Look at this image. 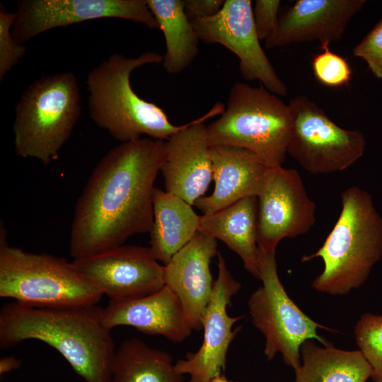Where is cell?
I'll return each instance as SVG.
<instances>
[{
  "instance_id": "1",
  "label": "cell",
  "mask_w": 382,
  "mask_h": 382,
  "mask_svg": "<svg viewBox=\"0 0 382 382\" xmlns=\"http://www.w3.org/2000/svg\"><path fill=\"white\" fill-rule=\"evenodd\" d=\"M165 141L141 138L110 150L89 176L75 205L69 239L74 260L150 232L153 192Z\"/></svg>"
},
{
  "instance_id": "2",
  "label": "cell",
  "mask_w": 382,
  "mask_h": 382,
  "mask_svg": "<svg viewBox=\"0 0 382 382\" xmlns=\"http://www.w3.org/2000/svg\"><path fill=\"white\" fill-rule=\"evenodd\" d=\"M103 309L97 305L44 308L7 303L0 310V347L40 340L57 350L86 382H111L115 349Z\"/></svg>"
},
{
  "instance_id": "3",
  "label": "cell",
  "mask_w": 382,
  "mask_h": 382,
  "mask_svg": "<svg viewBox=\"0 0 382 382\" xmlns=\"http://www.w3.org/2000/svg\"><path fill=\"white\" fill-rule=\"evenodd\" d=\"M163 56L145 52L137 57L114 53L92 69L86 78L91 118L115 139L128 142L146 135L167 140L186 126L175 125L156 104L140 98L130 82L132 72L146 64L163 62Z\"/></svg>"
},
{
  "instance_id": "4",
  "label": "cell",
  "mask_w": 382,
  "mask_h": 382,
  "mask_svg": "<svg viewBox=\"0 0 382 382\" xmlns=\"http://www.w3.org/2000/svg\"><path fill=\"white\" fill-rule=\"evenodd\" d=\"M341 202L340 216L321 247L301 259H322L323 270L312 287L330 295L359 288L382 257V219L371 195L352 186L342 191Z\"/></svg>"
},
{
  "instance_id": "5",
  "label": "cell",
  "mask_w": 382,
  "mask_h": 382,
  "mask_svg": "<svg viewBox=\"0 0 382 382\" xmlns=\"http://www.w3.org/2000/svg\"><path fill=\"white\" fill-rule=\"evenodd\" d=\"M81 111L76 76L64 71L41 76L25 89L13 122L17 156L47 165L59 157Z\"/></svg>"
},
{
  "instance_id": "6",
  "label": "cell",
  "mask_w": 382,
  "mask_h": 382,
  "mask_svg": "<svg viewBox=\"0 0 382 382\" xmlns=\"http://www.w3.org/2000/svg\"><path fill=\"white\" fill-rule=\"evenodd\" d=\"M0 296L35 307L96 305L103 293L63 257L11 246L0 235Z\"/></svg>"
},
{
  "instance_id": "7",
  "label": "cell",
  "mask_w": 382,
  "mask_h": 382,
  "mask_svg": "<svg viewBox=\"0 0 382 382\" xmlns=\"http://www.w3.org/2000/svg\"><path fill=\"white\" fill-rule=\"evenodd\" d=\"M293 127L288 104L265 87L238 82L220 117L207 127L212 146L243 148L269 168L282 166Z\"/></svg>"
},
{
  "instance_id": "8",
  "label": "cell",
  "mask_w": 382,
  "mask_h": 382,
  "mask_svg": "<svg viewBox=\"0 0 382 382\" xmlns=\"http://www.w3.org/2000/svg\"><path fill=\"white\" fill-rule=\"evenodd\" d=\"M260 270L262 284L248 301L252 323L265 338L267 358L272 359L280 353L284 361L295 371L301 363L303 343L316 340L326 345L329 342L317 330H333L311 319L289 296L278 275L275 254L260 253Z\"/></svg>"
},
{
  "instance_id": "9",
  "label": "cell",
  "mask_w": 382,
  "mask_h": 382,
  "mask_svg": "<svg viewBox=\"0 0 382 382\" xmlns=\"http://www.w3.org/2000/svg\"><path fill=\"white\" fill-rule=\"evenodd\" d=\"M292 132L286 154L313 174H328L347 169L365 149L364 134L335 124L325 111L306 96L289 103Z\"/></svg>"
},
{
  "instance_id": "10",
  "label": "cell",
  "mask_w": 382,
  "mask_h": 382,
  "mask_svg": "<svg viewBox=\"0 0 382 382\" xmlns=\"http://www.w3.org/2000/svg\"><path fill=\"white\" fill-rule=\"evenodd\" d=\"M316 210V203L296 170L282 166L269 168L257 195L260 252L275 254L282 239L307 233L315 224Z\"/></svg>"
},
{
  "instance_id": "11",
  "label": "cell",
  "mask_w": 382,
  "mask_h": 382,
  "mask_svg": "<svg viewBox=\"0 0 382 382\" xmlns=\"http://www.w3.org/2000/svg\"><path fill=\"white\" fill-rule=\"evenodd\" d=\"M204 43L220 44L239 59L240 71L247 80H259L277 96L287 87L277 74L260 43L250 0H226L215 16L191 21Z\"/></svg>"
},
{
  "instance_id": "12",
  "label": "cell",
  "mask_w": 382,
  "mask_h": 382,
  "mask_svg": "<svg viewBox=\"0 0 382 382\" xmlns=\"http://www.w3.org/2000/svg\"><path fill=\"white\" fill-rule=\"evenodd\" d=\"M12 35L19 44L53 28L118 18L159 29L146 0H20Z\"/></svg>"
},
{
  "instance_id": "13",
  "label": "cell",
  "mask_w": 382,
  "mask_h": 382,
  "mask_svg": "<svg viewBox=\"0 0 382 382\" xmlns=\"http://www.w3.org/2000/svg\"><path fill=\"white\" fill-rule=\"evenodd\" d=\"M72 262L110 301L141 298L165 286L164 265L148 247L122 244Z\"/></svg>"
},
{
  "instance_id": "14",
  "label": "cell",
  "mask_w": 382,
  "mask_h": 382,
  "mask_svg": "<svg viewBox=\"0 0 382 382\" xmlns=\"http://www.w3.org/2000/svg\"><path fill=\"white\" fill-rule=\"evenodd\" d=\"M218 275L202 323L203 342L196 352L175 364L178 372L190 376L189 382H211L222 374L230 345L241 329L232 328L244 317H232L227 313V306L241 285L232 276L223 256L218 254Z\"/></svg>"
},
{
  "instance_id": "15",
  "label": "cell",
  "mask_w": 382,
  "mask_h": 382,
  "mask_svg": "<svg viewBox=\"0 0 382 382\" xmlns=\"http://www.w3.org/2000/svg\"><path fill=\"white\" fill-rule=\"evenodd\" d=\"M224 110V104H215L208 112L187 123L165 141L160 172L166 190L191 205L204 197L213 179L210 145L204 122L221 115Z\"/></svg>"
},
{
  "instance_id": "16",
  "label": "cell",
  "mask_w": 382,
  "mask_h": 382,
  "mask_svg": "<svg viewBox=\"0 0 382 382\" xmlns=\"http://www.w3.org/2000/svg\"><path fill=\"white\" fill-rule=\"evenodd\" d=\"M365 0H298L279 17L267 48L318 40L320 48L341 40L347 24Z\"/></svg>"
},
{
  "instance_id": "17",
  "label": "cell",
  "mask_w": 382,
  "mask_h": 382,
  "mask_svg": "<svg viewBox=\"0 0 382 382\" xmlns=\"http://www.w3.org/2000/svg\"><path fill=\"white\" fill-rule=\"evenodd\" d=\"M217 254L216 240L197 232L164 265V282L179 299L192 330H200L214 281L211 260Z\"/></svg>"
},
{
  "instance_id": "18",
  "label": "cell",
  "mask_w": 382,
  "mask_h": 382,
  "mask_svg": "<svg viewBox=\"0 0 382 382\" xmlns=\"http://www.w3.org/2000/svg\"><path fill=\"white\" fill-rule=\"evenodd\" d=\"M103 320L110 330L128 325L175 342L185 340L192 330L179 299L166 286L141 298L110 301L103 309Z\"/></svg>"
},
{
  "instance_id": "19",
  "label": "cell",
  "mask_w": 382,
  "mask_h": 382,
  "mask_svg": "<svg viewBox=\"0 0 382 382\" xmlns=\"http://www.w3.org/2000/svg\"><path fill=\"white\" fill-rule=\"evenodd\" d=\"M215 187L195 206L204 214L224 209L260 193L269 169L253 152L231 146H210Z\"/></svg>"
},
{
  "instance_id": "20",
  "label": "cell",
  "mask_w": 382,
  "mask_h": 382,
  "mask_svg": "<svg viewBox=\"0 0 382 382\" xmlns=\"http://www.w3.org/2000/svg\"><path fill=\"white\" fill-rule=\"evenodd\" d=\"M257 230V197L253 196L200 216L198 232L224 242L240 257L245 270L260 279Z\"/></svg>"
},
{
  "instance_id": "21",
  "label": "cell",
  "mask_w": 382,
  "mask_h": 382,
  "mask_svg": "<svg viewBox=\"0 0 382 382\" xmlns=\"http://www.w3.org/2000/svg\"><path fill=\"white\" fill-rule=\"evenodd\" d=\"M149 247L158 261L167 264L197 234L200 216L181 197L155 187Z\"/></svg>"
},
{
  "instance_id": "22",
  "label": "cell",
  "mask_w": 382,
  "mask_h": 382,
  "mask_svg": "<svg viewBox=\"0 0 382 382\" xmlns=\"http://www.w3.org/2000/svg\"><path fill=\"white\" fill-rule=\"evenodd\" d=\"M301 359L296 382H366L372 375L360 350L337 349L330 342L320 346L306 340L301 347Z\"/></svg>"
},
{
  "instance_id": "23",
  "label": "cell",
  "mask_w": 382,
  "mask_h": 382,
  "mask_svg": "<svg viewBox=\"0 0 382 382\" xmlns=\"http://www.w3.org/2000/svg\"><path fill=\"white\" fill-rule=\"evenodd\" d=\"M163 32L166 53L163 66L170 74L187 69L199 52V36L187 16L182 0H146Z\"/></svg>"
},
{
  "instance_id": "24",
  "label": "cell",
  "mask_w": 382,
  "mask_h": 382,
  "mask_svg": "<svg viewBox=\"0 0 382 382\" xmlns=\"http://www.w3.org/2000/svg\"><path fill=\"white\" fill-rule=\"evenodd\" d=\"M111 382H183V375L177 371L168 353L132 337L115 350Z\"/></svg>"
},
{
  "instance_id": "25",
  "label": "cell",
  "mask_w": 382,
  "mask_h": 382,
  "mask_svg": "<svg viewBox=\"0 0 382 382\" xmlns=\"http://www.w3.org/2000/svg\"><path fill=\"white\" fill-rule=\"evenodd\" d=\"M355 340L372 370L374 382H382V315L365 313L354 328Z\"/></svg>"
},
{
  "instance_id": "26",
  "label": "cell",
  "mask_w": 382,
  "mask_h": 382,
  "mask_svg": "<svg viewBox=\"0 0 382 382\" xmlns=\"http://www.w3.org/2000/svg\"><path fill=\"white\" fill-rule=\"evenodd\" d=\"M312 61L313 74L318 81L326 86L340 87L348 85L352 79V69L346 59L330 50L329 46Z\"/></svg>"
},
{
  "instance_id": "27",
  "label": "cell",
  "mask_w": 382,
  "mask_h": 382,
  "mask_svg": "<svg viewBox=\"0 0 382 382\" xmlns=\"http://www.w3.org/2000/svg\"><path fill=\"white\" fill-rule=\"evenodd\" d=\"M16 13L8 12L0 6V81L26 54V47L18 43L12 35Z\"/></svg>"
},
{
  "instance_id": "28",
  "label": "cell",
  "mask_w": 382,
  "mask_h": 382,
  "mask_svg": "<svg viewBox=\"0 0 382 382\" xmlns=\"http://www.w3.org/2000/svg\"><path fill=\"white\" fill-rule=\"evenodd\" d=\"M353 54L364 59L374 76L382 81V18L354 47Z\"/></svg>"
},
{
  "instance_id": "29",
  "label": "cell",
  "mask_w": 382,
  "mask_h": 382,
  "mask_svg": "<svg viewBox=\"0 0 382 382\" xmlns=\"http://www.w3.org/2000/svg\"><path fill=\"white\" fill-rule=\"evenodd\" d=\"M279 0H256L253 13L256 32L260 40L267 41L275 33L279 18Z\"/></svg>"
},
{
  "instance_id": "30",
  "label": "cell",
  "mask_w": 382,
  "mask_h": 382,
  "mask_svg": "<svg viewBox=\"0 0 382 382\" xmlns=\"http://www.w3.org/2000/svg\"><path fill=\"white\" fill-rule=\"evenodd\" d=\"M184 8L188 18L197 19L215 16L223 7L224 0H185Z\"/></svg>"
},
{
  "instance_id": "31",
  "label": "cell",
  "mask_w": 382,
  "mask_h": 382,
  "mask_svg": "<svg viewBox=\"0 0 382 382\" xmlns=\"http://www.w3.org/2000/svg\"><path fill=\"white\" fill-rule=\"evenodd\" d=\"M21 366V361L13 356L1 357L0 359V375L17 369Z\"/></svg>"
},
{
  "instance_id": "32",
  "label": "cell",
  "mask_w": 382,
  "mask_h": 382,
  "mask_svg": "<svg viewBox=\"0 0 382 382\" xmlns=\"http://www.w3.org/2000/svg\"><path fill=\"white\" fill-rule=\"evenodd\" d=\"M211 382H235L226 378L224 374H221L219 376L214 378Z\"/></svg>"
}]
</instances>
